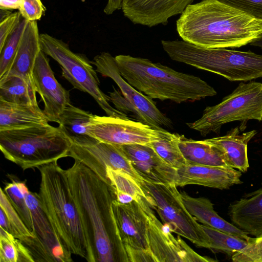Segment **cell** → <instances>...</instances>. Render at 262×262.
<instances>
[{"instance_id": "obj_28", "label": "cell", "mask_w": 262, "mask_h": 262, "mask_svg": "<svg viewBox=\"0 0 262 262\" xmlns=\"http://www.w3.org/2000/svg\"><path fill=\"white\" fill-rule=\"evenodd\" d=\"M106 174L111 185L115 190L118 202L127 204L138 202L141 197L147 199L139 183L128 173L108 168Z\"/></svg>"}, {"instance_id": "obj_42", "label": "cell", "mask_w": 262, "mask_h": 262, "mask_svg": "<svg viewBox=\"0 0 262 262\" xmlns=\"http://www.w3.org/2000/svg\"><path fill=\"white\" fill-rule=\"evenodd\" d=\"M249 44L251 46H256L262 48V34L258 37L253 40Z\"/></svg>"}, {"instance_id": "obj_6", "label": "cell", "mask_w": 262, "mask_h": 262, "mask_svg": "<svg viewBox=\"0 0 262 262\" xmlns=\"http://www.w3.org/2000/svg\"><path fill=\"white\" fill-rule=\"evenodd\" d=\"M173 60L220 75L229 81L262 77V55L225 48H205L184 40H161Z\"/></svg>"}, {"instance_id": "obj_7", "label": "cell", "mask_w": 262, "mask_h": 262, "mask_svg": "<svg viewBox=\"0 0 262 262\" xmlns=\"http://www.w3.org/2000/svg\"><path fill=\"white\" fill-rule=\"evenodd\" d=\"M40 38L41 50L60 65L62 76L75 89L92 96L107 116L129 118L110 104L109 96L100 89L96 70L85 55L73 52L66 42L48 33L40 34Z\"/></svg>"}, {"instance_id": "obj_20", "label": "cell", "mask_w": 262, "mask_h": 262, "mask_svg": "<svg viewBox=\"0 0 262 262\" xmlns=\"http://www.w3.org/2000/svg\"><path fill=\"white\" fill-rule=\"evenodd\" d=\"M228 215L233 224L254 237L262 235V188L231 203Z\"/></svg>"}, {"instance_id": "obj_41", "label": "cell", "mask_w": 262, "mask_h": 262, "mask_svg": "<svg viewBox=\"0 0 262 262\" xmlns=\"http://www.w3.org/2000/svg\"><path fill=\"white\" fill-rule=\"evenodd\" d=\"M22 0H0V9L19 10Z\"/></svg>"}, {"instance_id": "obj_13", "label": "cell", "mask_w": 262, "mask_h": 262, "mask_svg": "<svg viewBox=\"0 0 262 262\" xmlns=\"http://www.w3.org/2000/svg\"><path fill=\"white\" fill-rule=\"evenodd\" d=\"M92 63L102 76L111 78L118 86L123 96L142 115L144 123L155 128H171L172 123L156 106L151 98L143 95L127 82L120 74L115 58L108 52L95 56Z\"/></svg>"}, {"instance_id": "obj_14", "label": "cell", "mask_w": 262, "mask_h": 262, "mask_svg": "<svg viewBox=\"0 0 262 262\" xmlns=\"http://www.w3.org/2000/svg\"><path fill=\"white\" fill-rule=\"evenodd\" d=\"M158 128L140 121L112 116L93 115L88 126L90 137L106 143L124 145L148 144Z\"/></svg>"}, {"instance_id": "obj_34", "label": "cell", "mask_w": 262, "mask_h": 262, "mask_svg": "<svg viewBox=\"0 0 262 262\" xmlns=\"http://www.w3.org/2000/svg\"><path fill=\"white\" fill-rule=\"evenodd\" d=\"M29 21L22 18L0 50V77L10 68Z\"/></svg>"}, {"instance_id": "obj_8", "label": "cell", "mask_w": 262, "mask_h": 262, "mask_svg": "<svg viewBox=\"0 0 262 262\" xmlns=\"http://www.w3.org/2000/svg\"><path fill=\"white\" fill-rule=\"evenodd\" d=\"M249 120L262 121V83L241 82L219 104L207 106L202 116L196 121L188 123L191 129L202 136L214 132L219 134L225 124Z\"/></svg>"}, {"instance_id": "obj_36", "label": "cell", "mask_w": 262, "mask_h": 262, "mask_svg": "<svg viewBox=\"0 0 262 262\" xmlns=\"http://www.w3.org/2000/svg\"><path fill=\"white\" fill-rule=\"evenodd\" d=\"M262 21V0H215Z\"/></svg>"}, {"instance_id": "obj_32", "label": "cell", "mask_w": 262, "mask_h": 262, "mask_svg": "<svg viewBox=\"0 0 262 262\" xmlns=\"http://www.w3.org/2000/svg\"><path fill=\"white\" fill-rule=\"evenodd\" d=\"M8 177L11 182L7 183L3 189L23 222L32 232L31 213L26 202V195L29 191L26 185V181L19 180L9 174Z\"/></svg>"}, {"instance_id": "obj_26", "label": "cell", "mask_w": 262, "mask_h": 262, "mask_svg": "<svg viewBox=\"0 0 262 262\" xmlns=\"http://www.w3.org/2000/svg\"><path fill=\"white\" fill-rule=\"evenodd\" d=\"M33 80L16 75L0 77V99L23 105H37Z\"/></svg>"}, {"instance_id": "obj_5", "label": "cell", "mask_w": 262, "mask_h": 262, "mask_svg": "<svg viewBox=\"0 0 262 262\" xmlns=\"http://www.w3.org/2000/svg\"><path fill=\"white\" fill-rule=\"evenodd\" d=\"M70 138L49 123L0 131V149L5 158L24 171L69 157Z\"/></svg>"}, {"instance_id": "obj_1", "label": "cell", "mask_w": 262, "mask_h": 262, "mask_svg": "<svg viewBox=\"0 0 262 262\" xmlns=\"http://www.w3.org/2000/svg\"><path fill=\"white\" fill-rule=\"evenodd\" d=\"M67 170L88 245L89 262L122 261L111 208L116 199L114 189L77 160Z\"/></svg>"}, {"instance_id": "obj_23", "label": "cell", "mask_w": 262, "mask_h": 262, "mask_svg": "<svg viewBox=\"0 0 262 262\" xmlns=\"http://www.w3.org/2000/svg\"><path fill=\"white\" fill-rule=\"evenodd\" d=\"M182 201L188 212L200 223L248 242L251 237L234 224L221 217L214 210L213 204L207 198H194L185 191L181 193Z\"/></svg>"}, {"instance_id": "obj_30", "label": "cell", "mask_w": 262, "mask_h": 262, "mask_svg": "<svg viewBox=\"0 0 262 262\" xmlns=\"http://www.w3.org/2000/svg\"><path fill=\"white\" fill-rule=\"evenodd\" d=\"M0 206L8 219L10 234L20 241L31 253L35 247V235L23 222L2 188H1Z\"/></svg>"}, {"instance_id": "obj_12", "label": "cell", "mask_w": 262, "mask_h": 262, "mask_svg": "<svg viewBox=\"0 0 262 262\" xmlns=\"http://www.w3.org/2000/svg\"><path fill=\"white\" fill-rule=\"evenodd\" d=\"M147 221L148 250L158 262H214L217 260L203 256L194 251L180 237H175L169 227L162 223L154 213L147 200L141 197L137 202Z\"/></svg>"}, {"instance_id": "obj_33", "label": "cell", "mask_w": 262, "mask_h": 262, "mask_svg": "<svg viewBox=\"0 0 262 262\" xmlns=\"http://www.w3.org/2000/svg\"><path fill=\"white\" fill-rule=\"evenodd\" d=\"M29 250L13 235L0 228V262H33Z\"/></svg>"}, {"instance_id": "obj_24", "label": "cell", "mask_w": 262, "mask_h": 262, "mask_svg": "<svg viewBox=\"0 0 262 262\" xmlns=\"http://www.w3.org/2000/svg\"><path fill=\"white\" fill-rule=\"evenodd\" d=\"M49 122L38 104H18L0 99V131L46 125Z\"/></svg>"}, {"instance_id": "obj_31", "label": "cell", "mask_w": 262, "mask_h": 262, "mask_svg": "<svg viewBox=\"0 0 262 262\" xmlns=\"http://www.w3.org/2000/svg\"><path fill=\"white\" fill-rule=\"evenodd\" d=\"M201 226L207 236V249L213 252L223 253L231 257L248 244L243 238L203 224Z\"/></svg>"}, {"instance_id": "obj_17", "label": "cell", "mask_w": 262, "mask_h": 262, "mask_svg": "<svg viewBox=\"0 0 262 262\" xmlns=\"http://www.w3.org/2000/svg\"><path fill=\"white\" fill-rule=\"evenodd\" d=\"M194 0H123L124 16L134 24L151 28L166 25L169 19L181 14Z\"/></svg>"}, {"instance_id": "obj_44", "label": "cell", "mask_w": 262, "mask_h": 262, "mask_svg": "<svg viewBox=\"0 0 262 262\" xmlns=\"http://www.w3.org/2000/svg\"><path fill=\"white\" fill-rule=\"evenodd\" d=\"M260 237H262V235H261V236H260Z\"/></svg>"}, {"instance_id": "obj_35", "label": "cell", "mask_w": 262, "mask_h": 262, "mask_svg": "<svg viewBox=\"0 0 262 262\" xmlns=\"http://www.w3.org/2000/svg\"><path fill=\"white\" fill-rule=\"evenodd\" d=\"M231 258L234 262H262V237H251L247 246Z\"/></svg>"}, {"instance_id": "obj_37", "label": "cell", "mask_w": 262, "mask_h": 262, "mask_svg": "<svg viewBox=\"0 0 262 262\" xmlns=\"http://www.w3.org/2000/svg\"><path fill=\"white\" fill-rule=\"evenodd\" d=\"M46 11L41 0H22L18 10L21 17L29 21L40 20Z\"/></svg>"}, {"instance_id": "obj_29", "label": "cell", "mask_w": 262, "mask_h": 262, "mask_svg": "<svg viewBox=\"0 0 262 262\" xmlns=\"http://www.w3.org/2000/svg\"><path fill=\"white\" fill-rule=\"evenodd\" d=\"M93 116L91 112L70 104L61 114L58 124L70 138L90 136L88 126Z\"/></svg>"}, {"instance_id": "obj_15", "label": "cell", "mask_w": 262, "mask_h": 262, "mask_svg": "<svg viewBox=\"0 0 262 262\" xmlns=\"http://www.w3.org/2000/svg\"><path fill=\"white\" fill-rule=\"evenodd\" d=\"M26 202L29 208L35 235L34 261L71 262L72 254L62 245L45 213L38 194L29 191Z\"/></svg>"}, {"instance_id": "obj_16", "label": "cell", "mask_w": 262, "mask_h": 262, "mask_svg": "<svg viewBox=\"0 0 262 262\" xmlns=\"http://www.w3.org/2000/svg\"><path fill=\"white\" fill-rule=\"evenodd\" d=\"M35 90L43 103V111L49 122L58 123L65 108L71 104L70 93L56 79L47 55L41 50L32 71Z\"/></svg>"}, {"instance_id": "obj_22", "label": "cell", "mask_w": 262, "mask_h": 262, "mask_svg": "<svg viewBox=\"0 0 262 262\" xmlns=\"http://www.w3.org/2000/svg\"><path fill=\"white\" fill-rule=\"evenodd\" d=\"M40 34L37 21H29L14 59L8 71L2 76L16 75L33 79V69L41 50Z\"/></svg>"}, {"instance_id": "obj_25", "label": "cell", "mask_w": 262, "mask_h": 262, "mask_svg": "<svg viewBox=\"0 0 262 262\" xmlns=\"http://www.w3.org/2000/svg\"><path fill=\"white\" fill-rule=\"evenodd\" d=\"M179 146L187 164L229 167L221 151L204 140L180 135Z\"/></svg>"}, {"instance_id": "obj_43", "label": "cell", "mask_w": 262, "mask_h": 262, "mask_svg": "<svg viewBox=\"0 0 262 262\" xmlns=\"http://www.w3.org/2000/svg\"><path fill=\"white\" fill-rule=\"evenodd\" d=\"M1 12H0V21L7 17L8 15H9L12 12L11 10H3L0 9Z\"/></svg>"}, {"instance_id": "obj_39", "label": "cell", "mask_w": 262, "mask_h": 262, "mask_svg": "<svg viewBox=\"0 0 262 262\" xmlns=\"http://www.w3.org/2000/svg\"><path fill=\"white\" fill-rule=\"evenodd\" d=\"M22 17L19 11L12 12L7 17L0 21V50L6 40L20 23Z\"/></svg>"}, {"instance_id": "obj_2", "label": "cell", "mask_w": 262, "mask_h": 262, "mask_svg": "<svg viewBox=\"0 0 262 262\" xmlns=\"http://www.w3.org/2000/svg\"><path fill=\"white\" fill-rule=\"evenodd\" d=\"M183 40L205 48H239L262 34V21L215 0L189 5L176 21Z\"/></svg>"}, {"instance_id": "obj_10", "label": "cell", "mask_w": 262, "mask_h": 262, "mask_svg": "<svg viewBox=\"0 0 262 262\" xmlns=\"http://www.w3.org/2000/svg\"><path fill=\"white\" fill-rule=\"evenodd\" d=\"M111 208L123 261H150L147 218L139 203L122 204L115 199Z\"/></svg>"}, {"instance_id": "obj_40", "label": "cell", "mask_w": 262, "mask_h": 262, "mask_svg": "<svg viewBox=\"0 0 262 262\" xmlns=\"http://www.w3.org/2000/svg\"><path fill=\"white\" fill-rule=\"evenodd\" d=\"M123 0H108L103 11L106 15H111L115 11L122 9Z\"/></svg>"}, {"instance_id": "obj_19", "label": "cell", "mask_w": 262, "mask_h": 262, "mask_svg": "<svg viewBox=\"0 0 262 262\" xmlns=\"http://www.w3.org/2000/svg\"><path fill=\"white\" fill-rule=\"evenodd\" d=\"M242 172L235 168L186 164L177 169V186L198 185L228 189L243 183Z\"/></svg>"}, {"instance_id": "obj_3", "label": "cell", "mask_w": 262, "mask_h": 262, "mask_svg": "<svg viewBox=\"0 0 262 262\" xmlns=\"http://www.w3.org/2000/svg\"><path fill=\"white\" fill-rule=\"evenodd\" d=\"M123 78L152 99L178 103L195 101L216 95L215 89L199 77L185 74L150 60L128 55L115 57Z\"/></svg>"}, {"instance_id": "obj_11", "label": "cell", "mask_w": 262, "mask_h": 262, "mask_svg": "<svg viewBox=\"0 0 262 262\" xmlns=\"http://www.w3.org/2000/svg\"><path fill=\"white\" fill-rule=\"evenodd\" d=\"M70 139L69 157L80 162L110 185L106 174L108 168L125 172L139 183L143 180L120 145L101 142L90 136Z\"/></svg>"}, {"instance_id": "obj_38", "label": "cell", "mask_w": 262, "mask_h": 262, "mask_svg": "<svg viewBox=\"0 0 262 262\" xmlns=\"http://www.w3.org/2000/svg\"><path fill=\"white\" fill-rule=\"evenodd\" d=\"M113 87V91L109 92L108 96L110 102L114 104L116 108L125 114L133 113L138 121L144 123L141 113L123 96L121 92Z\"/></svg>"}, {"instance_id": "obj_21", "label": "cell", "mask_w": 262, "mask_h": 262, "mask_svg": "<svg viewBox=\"0 0 262 262\" xmlns=\"http://www.w3.org/2000/svg\"><path fill=\"white\" fill-rule=\"evenodd\" d=\"M240 132L239 127L237 126L231 128L224 136L204 141L221 151L229 167L246 172L249 167L247 144L257 134V131L252 130L242 134Z\"/></svg>"}, {"instance_id": "obj_4", "label": "cell", "mask_w": 262, "mask_h": 262, "mask_svg": "<svg viewBox=\"0 0 262 262\" xmlns=\"http://www.w3.org/2000/svg\"><path fill=\"white\" fill-rule=\"evenodd\" d=\"M37 169L40 174L38 193L40 203L62 245L71 254L89 261L88 245L67 170L62 168L57 161Z\"/></svg>"}, {"instance_id": "obj_27", "label": "cell", "mask_w": 262, "mask_h": 262, "mask_svg": "<svg viewBox=\"0 0 262 262\" xmlns=\"http://www.w3.org/2000/svg\"><path fill=\"white\" fill-rule=\"evenodd\" d=\"M179 137L180 135L161 127L148 144L165 162L176 169L186 164L179 146Z\"/></svg>"}, {"instance_id": "obj_9", "label": "cell", "mask_w": 262, "mask_h": 262, "mask_svg": "<svg viewBox=\"0 0 262 262\" xmlns=\"http://www.w3.org/2000/svg\"><path fill=\"white\" fill-rule=\"evenodd\" d=\"M139 184L151 207L172 232L187 238L197 247L207 248V236L201 224L186 208L175 184H158L143 180Z\"/></svg>"}, {"instance_id": "obj_18", "label": "cell", "mask_w": 262, "mask_h": 262, "mask_svg": "<svg viewBox=\"0 0 262 262\" xmlns=\"http://www.w3.org/2000/svg\"><path fill=\"white\" fill-rule=\"evenodd\" d=\"M121 147L143 180L158 184H176L177 169L165 162L149 144Z\"/></svg>"}]
</instances>
